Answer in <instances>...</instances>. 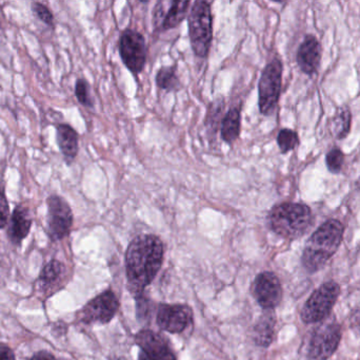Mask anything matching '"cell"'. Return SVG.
<instances>
[{"label":"cell","mask_w":360,"mask_h":360,"mask_svg":"<svg viewBox=\"0 0 360 360\" xmlns=\"http://www.w3.org/2000/svg\"><path fill=\"white\" fill-rule=\"evenodd\" d=\"M340 295V287L335 281L323 283L302 306L300 317L307 325L321 323L330 316Z\"/></svg>","instance_id":"5b68a950"},{"label":"cell","mask_w":360,"mask_h":360,"mask_svg":"<svg viewBox=\"0 0 360 360\" xmlns=\"http://www.w3.org/2000/svg\"><path fill=\"white\" fill-rule=\"evenodd\" d=\"M349 323H350V328L353 332L360 337V308L351 311L350 315H349Z\"/></svg>","instance_id":"83f0119b"},{"label":"cell","mask_w":360,"mask_h":360,"mask_svg":"<svg viewBox=\"0 0 360 360\" xmlns=\"http://www.w3.org/2000/svg\"><path fill=\"white\" fill-rule=\"evenodd\" d=\"M188 35L195 55L207 56L213 38V18L209 2L197 0L188 16Z\"/></svg>","instance_id":"277c9868"},{"label":"cell","mask_w":360,"mask_h":360,"mask_svg":"<svg viewBox=\"0 0 360 360\" xmlns=\"http://www.w3.org/2000/svg\"><path fill=\"white\" fill-rule=\"evenodd\" d=\"M156 84L164 90H175L179 88V80L174 67H162L156 75Z\"/></svg>","instance_id":"7402d4cb"},{"label":"cell","mask_w":360,"mask_h":360,"mask_svg":"<svg viewBox=\"0 0 360 360\" xmlns=\"http://www.w3.org/2000/svg\"><path fill=\"white\" fill-rule=\"evenodd\" d=\"M190 1H158L154 10L156 29L167 31L176 27L186 18Z\"/></svg>","instance_id":"7c38bea8"},{"label":"cell","mask_w":360,"mask_h":360,"mask_svg":"<svg viewBox=\"0 0 360 360\" xmlns=\"http://www.w3.org/2000/svg\"><path fill=\"white\" fill-rule=\"evenodd\" d=\"M56 139L59 149L68 164L73 162L78 154V135L73 127L60 124L56 128Z\"/></svg>","instance_id":"e0dca14e"},{"label":"cell","mask_w":360,"mask_h":360,"mask_svg":"<svg viewBox=\"0 0 360 360\" xmlns=\"http://www.w3.org/2000/svg\"><path fill=\"white\" fill-rule=\"evenodd\" d=\"M342 340V327L338 321L323 323L314 330L309 344L311 360H329L335 354Z\"/></svg>","instance_id":"52a82bcc"},{"label":"cell","mask_w":360,"mask_h":360,"mask_svg":"<svg viewBox=\"0 0 360 360\" xmlns=\"http://www.w3.org/2000/svg\"><path fill=\"white\" fill-rule=\"evenodd\" d=\"M75 95L77 97L78 101L82 105L89 108L93 107V105H94L92 97H91L90 86H89L88 82L84 80V78H79L76 82Z\"/></svg>","instance_id":"d4e9b609"},{"label":"cell","mask_w":360,"mask_h":360,"mask_svg":"<svg viewBox=\"0 0 360 360\" xmlns=\"http://www.w3.org/2000/svg\"><path fill=\"white\" fill-rule=\"evenodd\" d=\"M32 12L40 21L46 23L48 27H54V15L48 6H44L41 2H33L32 4Z\"/></svg>","instance_id":"484cf974"},{"label":"cell","mask_w":360,"mask_h":360,"mask_svg":"<svg viewBox=\"0 0 360 360\" xmlns=\"http://www.w3.org/2000/svg\"><path fill=\"white\" fill-rule=\"evenodd\" d=\"M345 226L340 220L323 222L307 241L302 262L310 274L321 271L335 255L344 240Z\"/></svg>","instance_id":"7a4b0ae2"},{"label":"cell","mask_w":360,"mask_h":360,"mask_svg":"<svg viewBox=\"0 0 360 360\" xmlns=\"http://www.w3.org/2000/svg\"><path fill=\"white\" fill-rule=\"evenodd\" d=\"M63 274H65V266L57 260H52L42 270L39 277L40 283L42 287H51L60 281Z\"/></svg>","instance_id":"44dd1931"},{"label":"cell","mask_w":360,"mask_h":360,"mask_svg":"<svg viewBox=\"0 0 360 360\" xmlns=\"http://www.w3.org/2000/svg\"><path fill=\"white\" fill-rule=\"evenodd\" d=\"M352 114L347 106H342L336 110L335 116L332 118L331 131L338 139H346L351 131Z\"/></svg>","instance_id":"ffe728a7"},{"label":"cell","mask_w":360,"mask_h":360,"mask_svg":"<svg viewBox=\"0 0 360 360\" xmlns=\"http://www.w3.org/2000/svg\"><path fill=\"white\" fill-rule=\"evenodd\" d=\"M321 53L323 51L319 40L312 34L304 36L296 55L300 70L307 75H314L321 66Z\"/></svg>","instance_id":"5bb4252c"},{"label":"cell","mask_w":360,"mask_h":360,"mask_svg":"<svg viewBox=\"0 0 360 360\" xmlns=\"http://www.w3.org/2000/svg\"><path fill=\"white\" fill-rule=\"evenodd\" d=\"M277 144H278L281 154H288L300 145V137H298L297 132L292 129H281L277 135Z\"/></svg>","instance_id":"603a6c76"},{"label":"cell","mask_w":360,"mask_h":360,"mask_svg":"<svg viewBox=\"0 0 360 360\" xmlns=\"http://www.w3.org/2000/svg\"><path fill=\"white\" fill-rule=\"evenodd\" d=\"M164 260V244L154 235H141L129 245L126 255L127 277L132 293L141 295L154 280Z\"/></svg>","instance_id":"6da1fadb"},{"label":"cell","mask_w":360,"mask_h":360,"mask_svg":"<svg viewBox=\"0 0 360 360\" xmlns=\"http://www.w3.org/2000/svg\"><path fill=\"white\" fill-rule=\"evenodd\" d=\"M0 360H15L12 349L4 344H0Z\"/></svg>","instance_id":"f1b7e54d"},{"label":"cell","mask_w":360,"mask_h":360,"mask_svg":"<svg viewBox=\"0 0 360 360\" xmlns=\"http://www.w3.org/2000/svg\"><path fill=\"white\" fill-rule=\"evenodd\" d=\"M254 296L264 310H273L281 304L283 289L281 281L274 273L264 272L258 275L254 281Z\"/></svg>","instance_id":"8fae6325"},{"label":"cell","mask_w":360,"mask_h":360,"mask_svg":"<svg viewBox=\"0 0 360 360\" xmlns=\"http://www.w3.org/2000/svg\"><path fill=\"white\" fill-rule=\"evenodd\" d=\"M345 164V154L342 149L338 147L332 148L327 154H326V165L328 170L334 175H338L342 173V167Z\"/></svg>","instance_id":"cb8c5ba5"},{"label":"cell","mask_w":360,"mask_h":360,"mask_svg":"<svg viewBox=\"0 0 360 360\" xmlns=\"http://www.w3.org/2000/svg\"><path fill=\"white\" fill-rule=\"evenodd\" d=\"M192 319L190 308L179 304H164L158 313V325L169 333H181Z\"/></svg>","instance_id":"4fadbf2b"},{"label":"cell","mask_w":360,"mask_h":360,"mask_svg":"<svg viewBox=\"0 0 360 360\" xmlns=\"http://www.w3.org/2000/svg\"><path fill=\"white\" fill-rule=\"evenodd\" d=\"M136 344L151 360H176L164 338L150 330H143L137 334Z\"/></svg>","instance_id":"9a60e30c"},{"label":"cell","mask_w":360,"mask_h":360,"mask_svg":"<svg viewBox=\"0 0 360 360\" xmlns=\"http://www.w3.org/2000/svg\"><path fill=\"white\" fill-rule=\"evenodd\" d=\"M30 360H57L53 356L52 354H50L49 352H46V351H40V352L36 353L33 357H32Z\"/></svg>","instance_id":"f546056e"},{"label":"cell","mask_w":360,"mask_h":360,"mask_svg":"<svg viewBox=\"0 0 360 360\" xmlns=\"http://www.w3.org/2000/svg\"><path fill=\"white\" fill-rule=\"evenodd\" d=\"M314 222L312 211L304 203L275 205L269 213V223L275 234L295 240L308 232Z\"/></svg>","instance_id":"3957f363"},{"label":"cell","mask_w":360,"mask_h":360,"mask_svg":"<svg viewBox=\"0 0 360 360\" xmlns=\"http://www.w3.org/2000/svg\"><path fill=\"white\" fill-rule=\"evenodd\" d=\"M120 302L111 291L103 292L91 300L79 314L80 321L84 323H108L115 316Z\"/></svg>","instance_id":"30bf717a"},{"label":"cell","mask_w":360,"mask_h":360,"mask_svg":"<svg viewBox=\"0 0 360 360\" xmlns=\"http://www.w3.org/2000/svg\"><path fill=\"white\" fill-rule=\"evenodd\" d=\"M283 84V63L274 58L268 63L259 80V110L264 116H271L278 105Z\"/></svg>","instance_id":"8992f818"},{"label":"cell","mask_w":360,"mask_h":360,"mask_svg":"<svg viewBox=\"0 0 360 360\" xmlns=\"http://www.w3.org/2000/svg\"><path fill=\"white\" fill-rule=\"evenodd\" d=\"M49 236L53 241L63 240L70 234L73 225V213L65 199L51 194L46 199Z\"/></svg>","instance_id":"ba28073f"},{"label":"cell","mask_w":360,"mask_h":360,"mask_svg":"<svg viewBox=\"0 0 360 360\" xmlns=\"http://www.w3.org/2000/svg\"><path fill=\"white\" fill-rule=\"evenodd\" d=\"M0 31H1V27H0Z\"/></svg>","instance_id":"1f68e13d"},{"label":"cell","mask_w":360,"mask_h":360,"mask_svg":"<svg viewBox=\"0 0 360 360\" xmlns=\"http://www.w3.org/2000/svg\"><path fill=\"white\" fill-rule=\"evenodd\" d=\"M275 325H276V317L273 310H266L260 317L258 323H256L254 330V340L258 346H270L274 340Z\"/></svg>","instance_id":"ac0fdd59"},{"label":"cell","mask_w":360,"mask_h":360,"mask_svg":"<svg viewBox=\"0 0 360 360\" xmlns=\"http://www.w3.org/2000/svg\"><path fill=\"white\" fill-rule=\"evenodd\" d=\"M240 133V110L233 108L226 112L221 123V137L226 143H233Z\"/></svg>","instance_id":"d6986e66"},{"label":"cell","mask_w":360,"mask_h":360,"mask_svg":"<svg viewBox=\"0 0 360 360\" xmlns=\"http://www.w3.org/2000/svg\"><path fill=\"white\" fill-rule=\"evenodd\" d=\"M10 218V205L4 192H0V230L6 228Z\"/></svg>","instance_id":"4316f807"},{"label":"cell","mask_w":360,"mask_h":360,"mask_svg":"<svg viewBox=\"0 0 360 360\" xmlns=\"http://www.w3.org/2000/svg\"><path fill=\"white\" fill-rule=\"evenodd\" d=\"M120 56L126 67L132 73L139 74L145 68L147 48L145 37L139 32L127 29L120 38Z\"/></svg>","instance_id":"9c48e42d"},{"label":"cell","mask_w":360,"mask_h":360,"mask_svg":"<svg viewBox=\"0 0 360 360\" xmlns=\"http://www.w3.org/2000/svg\"><path fill=\"white\" fill-rule=\"evenodd\" d=\"M139 360H151V359H150L149 357H148L147 355L145 354V353L141 352V355H139Z\"/></svg>","instance_id":"4dcf8cb0"},{"label":"cell","mask_w":360,"mask_h":360,"mask_svg":"<svg viewBox=\"0 0 360 360\" xmlns=\"http://www.w3.org/2000/svg\"><path fill=\"white\" fill-rule=\"evenodd\" d=\"M32 219L31 211L25 205L19 204L15 207L11 216L10 228H8V237L14 244H20L23 239L27 238L31 230Z\"/></svg>","instance_id":"2e32d148"}]
</instances>
